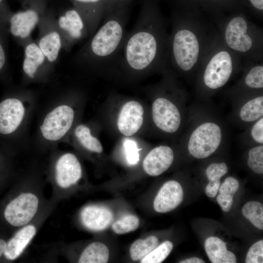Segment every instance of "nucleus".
Instances as JSON below:
<instances>
[{
    "mask_svg": "<svg viewBox=\"0 0 263 263\" xmlns=\"http://www.w3.org/2000/svg\"><path fill=\"white\" fill-rule=\"evenodd\" d=\"M83 18L89 34L93 33L104 18L106 0H71Z\"/></svg>",
    "mask_w": 263,
    "mask_h": 263,
    "instance_id": "2eb2a0df",
    "label": "nucleus"
},
{
    "mask_svg": "<svg viewBox=\"0 0 263 263\" xmlns=\"http://www.w3.org/2000/svg\"><path fill=\"white\" fill-rule=\"evenodd\" d=\"M128 6L118 8L104 18L102 25L84 48L87 61L105 64L117 61L127 33Z\"/></svg>",
    "mask_w": 263,
    "mask_h": 263,
    "instance_id": "f03ea898",
    "label": "nucleus"
},
{
    "mask_svg": "<svg viewBox=\"0 0 263 263\" xmlns=\"http://www.w3.org/2000/svg\"><path fill=\"white\" fill-rule=\"evenodd\" d=\"M139 220L135 215L128 214L113 224L112 229L117 234H126L136 230L139 225Z\"/></svg>",
    "mask_w": 263,
    "mask_h": 263,
    "instance_id": "c85d7f7f",
    "label": "nucleus"
},
{
    "mask_svg": "<svg viewBox=\"0 0 263 263\" xmlns=\"http://www.w3.org/2000/svg\"><path fill=\"white\" fill-rule=\"evenodd\" d=\"M45 57L38 45L28 44L25 48L23 69L30 77L33 78L38 67L44 62Z\"/></svg>",
    "mask_w": 263,
    "mask_h": 263,
    "instance_id": "412c9836",
    "label": "nucleus"
},
{
    "mask_svg": "<svg viewBox=\"0 0 263 263\" xmlns=\"http://www.w3.org/2000/svg\"><path fill=\"white\" fill-rule=\"evenodd\" d=\"M232 71L230 55L225 51L220 52L211 58L207 66L204 74V83L210 89L219 88L229 80Z\"/></svg>",
    "mask_w": 263,
    "mask_h": 263,
    "instance_id": "1a4fd4ad",
    "label": "nucleus"
},
{
    "mask_svg": "<svg viewBox=\"0 0 263 263\" xmlns=\"http://www.w3.org/2000/svg\"><path fill=\"white\" fill-rule=\"evenodd\" d=\"M243 216L257 228L263 229V205L257 201H249L243 207Z\"/></svg>",
    "mask_w": 263,
    "mask_h": 263,
    "instance_id": "a878e982",
    "label": "nucleus"
},
{
    "mask_svg": "<svg viewBox=\"0 0 263 263\" xmlns=\"http://www.w3.org/2000/svg\"><path fill=\"white\" fill-rule=\"evenodd\" d=\"M43 1V0H29V7L12 14L8 23L10 33L13 37L25 39L30 36L39 20Z\"/></svg>",
    "mask_w": 263,
    "mask_h": 263,
    "instance_id": "0eeeda50",
    "label": "nucleus"
},
{
    "mask_svg": "<svg viewBox=\"0 0 263 263\" xmlns=\"http://www.w3.org/2000/svg\"><path fill=\"white\" fill-rule=\"evenodd\" d=\"M126 158L129 164H136L139 159V149L136 143L132 140L127 139L124 143Z\"/></svg>",
    "mask_w": 263,
    "mask_h": 263,
    "instance_id": "72a5a7b5",
    "label": "nucleus"
},
{
    "mask_svg": "<svg viewBox=\"0 0 263 263\" xmlns=\"http://www.w3.org/2000/svg\"><path fill=\"white\" fill-rule=\"evenodd\" d=\"M130 1L131 0H106L104 18L116 9L128 6Z\"/></svg>",
    "mask_w": 263,
    "mask_h": 263,
    "instance_id": "e433bc0d",
    "label": "nucleus"
},
{
    "mask_svg": "<svg viewBox=\"0 0 263 263\" xmlns=\"http://www.w3.org/2000/svg\"><path fill=\"white\" fill-rule=\"evenodd\" d=\"M217 202L225 212L230 211L233 202V196L219 194L217 196Z\"/></svg>",
    "mask_w": 263,
    "mask_h": 263,
    "instance_id": "58836bf2",
    "label": "nucleus"
},
{
    "mask_svg": "<svg viewBox=\"0 0 263 263\" xmlns=\"http://www.w3.org/2000/svg\"><path fill=\"white\" fill-rule=\"evenodd\" d=\"M75 135L81 145L87 150L96 153L103 151L100 141L92 136L89 128L85 125H79L75 130Z\"/></svg>",
    "mask_w": 263,
    "mask_h": 263,
    "instance_id": "bb28decb",
    "label": "nucleus"
},
{
    "mask_svg": "<svg viewBox=\"0 0 263 263\" xmlns=\"http://www.w3.org/2000/svg\"><path fill=\"white\" fill-rule=\"evenodd\" d=\"M36 232V227L32 225H26L19 230L7 243L3 253L5 257L9 260H14L20 256Z\"/></svg>",
    "mask_w": 263,
    "mask_h": 263,
    "instance_id": "6ab92c4d",
    "label": "nucleus"
},
{
    "mask_svg": "<svg viewBox=\"0 0 263 263\" xmlns=\"http://www.w3.org/2000/svg\"><path fill=\"white\" fill-rule=\"evenodd\" d=\"M38 206V199L34 194L22 193L7 205L4 216L6 220L13 226L25 225L35 215Z\"/></svg>",
    "mask_w": 263,
    "mask_h": 263,
    "instance_id": "39448f33",
    "label": "nucleus"
},
{
    "mask_svg": "<svg viewBox=\"0 0 263 263\" xmlns=\"http://www.w3.org/2000/svg\"><path fill=\"white\" fill-rule=\"evenodd\" d=\"M247 24L242 17L233 18L228 23L225 31V39L228 46L240 52H246L252 46V41L246 34Z\"/></svg>",
    "mask_w": 263,
    "mask_h": 263,
    "instance_id": "dca6fc26",
    "label": "nucleus"
},
{
    "mask_svg": "<svg viewBox=\"0 0 263 263\" xmlns=\"http://www.w3.org/2000/svg\"><path fill=\"white\" fill-rule=\"evenodd\" d=\"M3 29H0V34ZM6 62L5 49L0 35V72L4 67Z\"/></svg>",
    "mask_w": 263,
    "mask_h": 263,
    "instance_id": "a19ab883",
    "label": "nucleus"
},
{
    "mask_svg": "<svg viewBox=\"0 0 263 263\" xmlns=\"http://www.w3.org/2000/svg\"><path fill=\"white\" fill-rule=\"evenodd\" d=\"M144 109L141 104L135 100L127 102L122 106L118 115L117 126L124 135L134 134L143 122Z\"/></svg>",
    "mask_w": 263,
    "mask_h": 263,
    "instance_id": "9d476101",
    "label": "nucleus"
},
{
    "mask_svg": "<svg viewBox=\"0 0 263 263\" xmlns=\"http://www.w3.org/2000/svg\"><path fill=\"white\" fill-rule=\"evenodd\" d=\"M7 243L2 240L0 239V257L4 253Z\"/></svg>",
    "mask_w": 263,
    "mask_h": 263,
    "instance_id": "c03bdc74",
    "label": "nucleus"
},
{
    "mask_svg": "<svg viewBox=\"0 0 263 263\" xmlns=\"http://www.w3.org/2000/svg\"><path fill=\"white\" fill-rule=\"evenodd\" d=\"M152 116L156 126L167 133L175 132L181 125V115L178 108L164 97H157L153 101Z\"/></svg>",
    "mask_w": 263,
    "mask_h": 263,
    "instance_id": "6e6552de",
    "label": "nucleus"
},
{
    "mask_svg": "<svg viewBox=\"0 0 263 263\" xmlns=\"http://www.w3.org/2000/svg\"><path fill=\"white\" fill-rule=\"evenodd\" d=\"M38 46L45 58L51 62H54L57 58L62 46L60 35L56 31L50 32L40 39Z\"/></svg>",
    "mask_w": 263,
    "mask_h": 263,
    "instance_id": "4be33fe9",
    "label": "nucleus"
},
{
    "mask_svg": "<svg viewBox=\"0 0 263 263\" xmlns=\"http://www.w3.org/2000/svg\"><path fill=\"white\" fill-rule=\"evenodd\" d=\"M223 131L212 121L201 123L191 133L187 143L189 154L197 159H205L215 152L221 144Z\"/></svg>",
    "mask_w": 263,
    "mask_h": 263,
    "instance_id": "7ed1b4c3",
    "label": "nucleus"
},
{
    "mask_svg": "<svg viewBox=\"0 0 263 263\" xmlns=\"http://www.w3.org/2000/svg\"><path fill=\"white\" fill-rule=\"evenodd\" d=\"M58 24L71 41L80 39L89 34L83 18L74 7L67 10L59 17Z\"/></svg>",
    "mask_w": 263,
    "mask_h": 263,
    "instance_id": "a211bd4d",
    "label": "nucleus"
},
{
    "mask_svg": "<svg viewBox=\"0 0 263 263\" xmlns=\"http://www.w3.org/2000/svg\"><path fill=\"white\" fill-rule=\"evenodd\" d=\"M158 240L154 236H150L145 239H138L134 241L130 248L132 259L137 261L142 259L158 245Z\"/></svg>",
    "mask_w": 263,
    "mask_h": 263,
    "instance_id": "393cba45",
    "label": "nucleus"
},
{
    "mask_svg": "<svg viewBox=\"0 0 263 263\" xmlns=\"http://www.w3.org/2000/svg\"><path fill=\"white\" fill-rule=\"evenodd\" d=\"M12 14L6 0H0V29H3L5 25L8 23Z\"/></svg>",
    "mask_w": 263,
    "mask_h": 263,
    "instance_id": "4c0bfd02",
    "label": "nucleus"
},
{
    "mask_svg": "<svg viewBox=\"0 0 263 263\" xmlns=\"http://www.w3.org/2000/svg\"><path fill=\"white\" fill-rule=\"evenodd\" d=\"M153 9L150 1H144L132 30L126 34L117 61L127 70L143 73L156 61L159 50Z\"/></svg>",
    "mask_w": 263,
    "mask_h": 263,
    "instance_id": "f257e3e1",
    "label": "nucleus"
},
{
    "mask_svg": "<svg viewBox=\"0 0 263 263\" xmlns=\"http://www.w3.org/2000/svg\"><path fill=\"white\" fill-rule=\"evenodd\" d=\"M174 160V153L169 146L161 145L152 149L143 161L145 172L152 176L159 175L166 171Z\"/></svg>",
    "mask_w": 263,
    "mask_h": 263,
    "instance_id": "ddd939ff",
    "label": "nucleus"
},
{
    "mask_svg": "<svg viewBox=\"0 0 263 263\" xmlns=\"http://www.w3.org/2000/svg\"><path fill=\"white\" fill-rule=\"evenodd\" d=\"M227 171L228 167L225 163H213L207 168L206 174L209 181L220 180Z\"/></svg>",
    "mask_w": 263,
    "mask_h": 263,
    "instance_id": "2f4dec72",
    "label": "nucleus"
},
{
    "mask_svg": "<svg viewBox=\"0 0 263 263\" xmlns=\"http://www.w3.org/2000/svg\"><path fill=\"white\" fill-rule=\"evenodd\" d=\"M245 83L251 88L263 87V67L258 66L252 68L245 78Z\"/></svg>",
    "mask_w": 263,
    "mask_h": 263,
    "instance_id": "7c9ffc66",
    "label": "nucleus"
},
{
    "mask_svg": "<svg viewBox=\"0 0 263 263\" xmlns=\"http://www.w3.org/2000/svg\"><path fill=\"white\" fill-rule=\"evenodd\" d=\"M226 244L218 237H209L205 242V248L207 254L213 263H236L237 259L235 254L228 251Z\"/></svg>",
    "mask_w": 263,
    "mask_h": 263,
    "instance_id": "aec40b11",
    "label": "nucleus"
},
{
    "mask_svg": "<svg viewBox=\"0 0 263 263\" xmlns=\"http://www.w3.org/2000/svg\"><path fill=\"white\" fill-rule=\"evenodd\" d=\"M24 108L20 100L6 98L0 103V133L8 135L15 132L21 123Z\"/></svg>",
    "mask_w": 263,
    "mask_h": 263,
    "instance_id": "9b49d317",
    "label": "nucleus"
},
{
    "mask_svg": "<svg viewBox=\"0 0 263 263\" xmlns=\"http://www.w3.org/2000/svg\"><path fill=\"white\" fill-rule=\"evenodd\" d=\"M253 6L259 10L263 9V0H249Z\"/></svg>",
    "mask_w": 263,
    "mask_h": 263,
    "instance_id": "37998d69",
    "label": "nucleus"
},
{
    "mask_svg": "<svg viewBox=\"0 0 263 263\" xmlns=\"http://www.w3.org/2000/svg\"><path fill=\"white\" fill-rule=\"evenodd\" d=\"M205 261L198 257H191L180 262V263H204Z\"/></svg>",
    "mask_w": 263,
    "mask_h": 263,
    "instance_id": "79ce46f5",
    "label": "nucleus"
},
{
    "mask_svg": "<svg viewBox=\"0 0 263 263\" xmlns=\"http://www.w3.org/2000/svg\"><path fill=\"white\" fill-rule=\"evenodd\" d=\"M56 181L62 188L75 184L82 176L80 164L76 156L70 153L61 156L56 166Z\"/></svg>",
    "mask_w": 263,
    "mask_h": 263,
    "instance_id": "4468645a",
    "label": "nucleus"
},
{
    "mask_svg": "<svg viewBox=\"0 0 263 263\" xmlns=\"http://www.w3.org/2000/svg\"><path fill=\"white\" fill-rule=\"evenodd\" d=\"M184 192L180 184L175 180L166 182L158 191L153 202L154 210L166 213L177 207L182 202Z\"/></svg>",
    "mask_w": 263,
    "mask_h": 263,
    "instance_id": "f8f14e48",
    "label": "nucleus"
},
{
    "mask_svg": "<svg viewBox=\"0 0 263 263\" xmlns=\"http://www.w3.org/2000/svg\"><path fill=\"white\" fill-rule=\"evenodd\" d=\"M239 188V183L233 177H227L220 185L219 188L220 194L233 196L238 191Z\"/></svg>",
    "mask_w": 263,
    "mask_h": 263,
    "instance_id": "f704fd0d",
    "label": "nucleus"
},
{
    "mask_svg": "<svg viewBox=\"0 0 263 263\" xmlns=\"http://www.w3.org/2000/svg\"><path fill=\"white\" fill-rule=\"evenodd\" d=\"M220 185V180L209 181L205 188L207 196L210 198L215 197L217 194Z\"/></svg>",
    "mask_w": 263,
    "mask_h": 263,
    "instance_id": "ea45409f",
    "label": "nucleus"
},
{
    "mask_svg": "<svg viewBox=\"0 0 263 263\" xmlns=\"http://www.w3.org/2000/svg\"><path fill=\"white\" fill-rule=\"evenodd\" d=\"M173 248L172 243L167 241L156 247L147 255L141 259V263H160L169 255Z\"/></svg>",
    "mask_w": 263,
    "mask_h": 263,
    "instance_id": "cd10ccee",
    "label": "nucleus"
},
{
    "mask_svg": "<svg viewBox=\"0 0 263 263\" xmlns=\"http://www.w3.org/2000/svg\"><path fill=\"white\" fill-rule=\"evenodd\" d=\"M239 117L243 122L251 123L263 117V96L251 99L241 107Z\"/></svg>",
    "mask_w": 263,
    "mask_h": 263,
    "instance_id": "b1692460",
    "label": "nucleus"
},
{
    "mask_svg": "<svg viewBox=\"0 0 263 263\" xmlns=\"http://www.w3.org/2000/svg\"><path fill=\"white\" fill-rule=\"evenodd\" d=\"M109 251L107 246L95 242L88 245L78 260L79 263H106L109 260Z\"/></svg>",
    "mask_w": 263,
    "mask_h": 263,
    "instance_id": "5701e85b",
    "label": "nucleus"
},
{
    "mask_svg": "<svg viewBox=\"0 0 263 263\" xmlns=\"http://www.w3.org/2000/svg\"><path fill=\"white\" fill-rule=\"evenodd\" d=\"M83 225L93 231H101L106 229L112 223L113 215L108 208L94 205L84 207L80 213Z\"/></svg>",
    "mask_w": 263,
    "mask_h": 263,
    "instance_id": "f3484780",
    "label": "nucleus"
},
{
    "mask_svg": "<svg viewBox=\"0 0 263 263\" xmlns=\"http://www.w3.org/2000/svg\"><path fill=\"white\" fill-rule=\"evenodd\" d=\"M246 263H263V241L254 243L249 249L245 258Z\"/></svg>",
    "mask_w": 263,
    "mask_h": 263,
    "instance_id": "473e14b6",
    "label": "nucleus"
},
{
    "mask_svg": "<svg viewBox=\"0 0 263 263\" xmlns=\"http://www.w3.org/2000/svg\"><path fill=\"white\" fill-rule=\"evenodd\" d=\"M250 135L254 142L259 145L263 144V117L254 122Z\"/></svg>",
    "mask_w": 263,
    "mask_h": 263,
    "instance_id": "c9c22d12",
    "label": "nucleus"
},
{
    "mask_svg": "<svg viewBox=\"0 0 263 263\" xmlns=\"http://www.w3.org/2000/svg\"><path fill=\"white\" fill-rule=\"evenodd\" d=\"M74 118V112L67 105L59 106L45 118L40 130L43 136L51 141L61 138L70 129Z\"/></svg>",
    "mask_w": 263,
    "mask_h": 263,
    "instance_id": "423d86ee",
    "label": "nucleus"
},
{
    "mask_svg": "<svg viewBox=\"0 0 263 263\" xmlns=\"http://www.w3.org/2000/svg\"><path fill=\"white\" fill-rule=\"evenodd\" d=\"M248 167L255 173L263 174V144L251 148L248 152Z\"/></svg>",
    "mask_w": 263,
    "mask_h": 263,
    "instance_id": "c756f323",
    "label": "nucleus"
},
{
    "mask_svg": "<svg viewBox=\"0 0 263 263\" xmlns=\"http://www.w3.org/2000/svg\"><path fill=\"white\" fill-rule=\"evenodd\" d=\"M172 51L175 62L183 70H190L197 61L199 46L195 35L188 30H181L174 35Z\"/></svg>",
    "mask_w": 263,
    "mask_h": 263,
    "instance_id": "20e7f679",
    "label": "nucleus"
}]
</instances>
